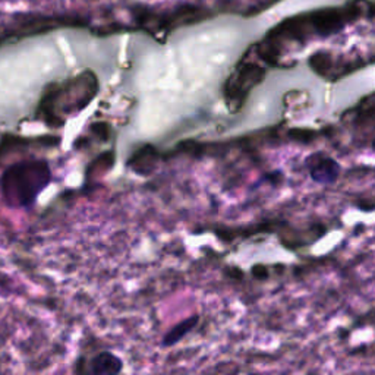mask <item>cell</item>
<instances>
[{"instance_id":"6da1fadb","label":"cell","mask_w":375,"mask_h":375,"mask_svg":"<svg viewBox=\"0 0 375 375\" xmlns=\"http://www.w3.org/2000/svg\"><path fill=\"white\" fill-rule=\"evenodd\" d=\"M366 9H372V4H366V0H354V2H349L340 8H324L297 16H289L267 33L262 43H304L312 36H333L343 30L347 24L361 18Z\"/></svg>"},{"instance_id":"7a4b0ae2","label":"cell","mask_w":375,"mask_h":375,"mask_svg":"<svg viewBox=\"0 0 375 375\" xmlns=\"http://www.w3.org/2000/svg\"><path fill=\"white\" fill-rule=\"evenodd\" d=\"M48 182L50 169L47 163L29 162L9 168L4 175L2 186L9 201L16 205H30Z\"/></svg>"},{"instance_id":"3957f363","label":"cell","mask_w":375,"mask_h":375,"mask_svg":"<svg viewBox=\"0 0 375 375\" xmlns=\"http://www.w3.org/2000/svg\"><path fill=\"white\" fill-rule=\"evenodd\" d=\"M265 76V69L252 62H240L236 72L229 78L226 84V101L229 107L235 104V112L245 103L248 93L258 86Z\"/></svg>"},{"instance_id":"277c9868","label":"cell","mask_w":375,"mask_h":375,"mask_svg":"<svg viewBox=\"0 0 375 375\" xmlns=\"http://www.w3.org/2000/svg\"><path fill=\"white\" fill-rule=\"evenodd\" d=\"M91 372L94 374H118L122 371L123 365H122V361L109 354V352H103L100 355H97L93 361H91Z\"/></svg>"},{"instance_id":"5b68a950","label":"cell","mask_w":375,"mask_h":375,"mask_svg":"<svg viewBox=\"0 0 375 375\" xmlns=\"http://www.w3.org/2000/svg\"><path fill=\"white\" fill-rule=\"evenodd\" d=\"M200 321V317L198 315H194L191 318H186L183 321H180V323L178 326H175L163 339V346H173L176 344L178 341H180L188 333H190Z\"/></svg>"},{"instance_id":"8992f818","label":"cell","mask_w":375,"mask_h":375,"mask_svg":"<svg viewBox=\"0 0 375 375\" xmlns=\"http://www.w3.org/2000/svg\"><path fill=\"white\" fill-rule=\"evenodd\" d=\"M0 43H2V38H0Z\"/></svg>"}]
</instances>
